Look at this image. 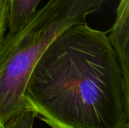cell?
<instances>
[{"instance_id":"obj_6","label":"cell","mask_w":129,"mask_h":128,"mask_svg":"<svg viewBox=\"0 0 129 128\" xmlns=\"http://www.w3.org/2000/svg\"><path fill=\"white\" fill-rule=\"evenodd\" d=\"M9 21L8 0H0V42L5 36Z\"/></svg>"},{"instance_id":"obj_1","label":"cell","mask_w":129,"mask_h":128,"mask_svg":"<svg viewBox=\"0 0 129 128\" xmlns=\"http://www.w3.org/2000/svg\"><path fill=\"white\" fill-rule=\"evenodd\" d=\"M26 108L52 128L129 126V92L107 32L88 23L61 33L27 81Z\"/></svg>"},{"instance_id":"obj_4","label":"cell","mask_w":129,"mask_h":128,"mask_svg":"<svg viewBox=\"0 0 129 128\" xmlns=\"http://www.w3.org/2000/svg\"><path fill=\"white\" fill-rule=\"evenodd\" d=\"M41 0H8L9 32L19 29L36 11Z\"/></svg>"},{"instance_id":"obj_2","label":"cell","mask_w":129,"mask_h":128,"mask_svg":"<svg viewBox=\"0 0 129 128\" xmlns=\"http://www.w3.org/2000/svg\"><path fill=\"white\" fill-rule=\"evenodd\" d=\"M105 0H49L0 42V124L27 109L24 94L36 63L68 28L86 23Z\"/></svg>"},{"instance_id":"obj_7","label":"cell","mask_w":129,"mask_h":128,"mask_svg":"<svg viewBox=\"0 0 129 128\" xmlns=\"http://www.w3.org/2000/svg\"><path fill=\"white\" fill-rule=\"evenodd\" d=\"M124 128H129V126L128 127H124Z\"/></svg>"},{"instance_id":"obj_3","label":"cell","mask_w":129,"mask_h":128,"mask_svg":"<svg viewBox=\"0 0 129 128\" xmlns=\"http://www.w3.org/2000/svg\"><path fill=\"white\" fill-rule=\"evenodd\" d=\"M129 0H119L116 20L108 39L113 48L122 73L125 90L129 92Z\"/></svg>"},{"instance_id":"obj_5","label":"cell","mask_w":129,"mask_h":128,"mask_svg":"<svg viewBox=\"0 0 129 128\" xmlns=\"http://www.w3.org/2000/svg\"><path fill=\"white\" fill-rule=\"evenodd\" d=\"M36 118V115L33 110L26 109L1 124L0 128H33Z\"/></svg>"}]
</instances>
